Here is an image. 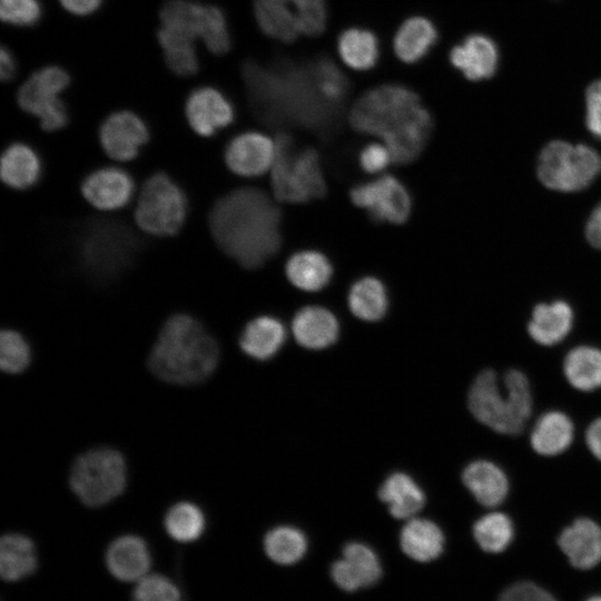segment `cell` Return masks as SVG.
Returning <instances> with one entry per match:
<instances>
[{"label": "cell", "instance_id": "9a60e30c", "mask_svg": "<svg viewBox=\"0 0 601 601\" xmlns=\"http://www.w3.org/2000/svg\"><path fill=\"white\" fill-rule=\"evenodd\" d=\"M99 141L112 159L128 161L136 158L149 140L146 122L135 112L119 110L110 114L99 127Z\"/></svg>", "mask_w": 601, "mask_h": 601}, {"label": "cell", "instance_id": "7402d4cb", "mask_svg": "<svg viewBox=\"0 0 601 601\" xmlns=\"http://www.w3.org/2000/svg\"><path fill=\"white\" fill-rule=\"evenodd\" d=\"M558 545L574 568H594L601 561V526L590 518H578L561 531Z\"/></svg>", "mask_w": 601, "mask_h": 601}, {"label": "cell", "instance_id": "e575fe53", "mask_svg": "<svg viewBox=\"0 0 601 601\" xmlns=\"http://www.w3.org/2000/svg\"><path fill=\"white\" fill-rule=\"evenodd\" d=\"M437 39L434 24L423 17L405 20L394 37V51L400 60L413 63L421 60Z\"/></svg>", "mask_w": 601, "mask_h": 601}, {"label": "cell", "instance_id": "8992f818", "mask_svg": "<svg viewBox=\"0 0 601 601\" xmlns=\"http://www.w3.org/2000/svg\"><path fill=\"white\" fill-rule=\"evenodd\" d=\"M75 250L82 274L93 283L108 284L132 265L140 250V242L125 223L92 217L77 230Z\"/></svg>", "mask_w": 601, "mask_h": 601}, {"label": "cell", "instance_id": "1f68e13d", "mask_svg": "<svg viewBox=\"0 0 601 601\" xmlns=\"http://www.w3.org/2000/svg\"><path fill=\"white\" fill-rule=\"evenodd\" d=\"M380 499L387 504L395 519L410 520L425 504V494L416 482L406 473L391 474L378 490Z\"/></svg>", "mask_w": 601, "mask_h": 601}, {"label": "cell", "instance_id": "f35d334b", "mask_svg": "<svg viewBox=\"0 0 601 601\" xmlns=\"http://www.w3.org/2000/svg\"><path fill=\"white\" fill-rule=\"evenodd\" d=\"M472 533L475 542L483 551L501 553L513 541L514 524L508 514L493 511L482 515L474 522Z\"/></svg>", "mask_w": 601, "mask_h": 601}, {"label": "cell", "instance_id": "83f0119b", "mask_svg": "<svg viewBox=\"0 0 601 601\" xmlns=\"http://www.w3.org/2000/svg\"><path fill=\"white\" fill-rule=\"evenodd\" d=\"M444 543L445 538L441 528L427 519H410L400 534L403 552L417 562L437 559L444 550Z\"/></svg>", "mask_w": 601, "mask_h": 601}, {"label": "cell", "instance_id": "f6af8a7d", "mask_svg": "<svg viewBox=\"0 0 601 601\" xmlns=\"http://www.w3.org/2000/svg\"><path fill=\"white\" fill-rule=\"evenodd\" d=\"M499 601H556L543 588L528 581L508 587L499 597Z\"/></svg>", "mask_w": 601, "mask_h": 601}, {"label": "cell", "instance_id": "30bf717a", "mask_svg": "<svg viewBox=\"0 0 601 601\" xmlns=\"http://www.w3.org/2000/svg\"><path fill=\"white\" fill-rule=\"evenodd\" d=\"M127 470L122 455L112 449H95L80 455L70 471V486L88 506H101L126 486Z\"/></svg>", "mask_w": 601, "mask_h": 601}, {"label": "cell", "instance_id": "4dcf8cb0", "mask_svg": "<svg viewBox=\"0 0 601 601\" xmlns=\"http://www.w3.org/2000/svg\"><path fill=\"white\" fill-rule=\"evenodd\" d=\"M562 373L569 385L583 393L601 388V348L578 345L563 358Z\"/></svg>", "mask_w": 601, "mask_h": 601}, {"label": "cell", "instance_id": "8fae6325", "mask_svg": "<svg viewBox=\"0 0 601 601\" xmlns=\"http://www.w3.org/2000/svg\"><path fill=\"white\" fill-rule=\"evenodd\" d=\"M258 26L267 36L290 42L318 36L326 27V0H254Z\"/></svg>", "mask_w": 601, "mask_h": 601}, {"label": "cell", "instance_id": "7a4b0ae2", "mask_svg": "<svg viewBox=\"0 0 601 601\" xmlns=\"http://www.w3.org/2000/svg\"><path fill=\"white\" fill-rule=\"evenodd\" d=\"M217 246L242 267H262L282 245V214L260 189L238 188L220 197L208 216Z\"/></svg>", "mask_w": 601, "mask_h": 601}, {"label": "cell", "instance_id": "484cf974", "mask_svg": "<svg viewBox=\"0 0 601 601\" xmlns=\"http://www.w3.org/2000/svg\"><path fill=\"white\" fill-rule=\"evenodd\" d=\"M292 331L300 346L309 349H322L336 342L339 324L329 309L309 305L295 314Z\"/></svg>", "mask_w": 601, "mask_h": 601}, {"label": "cell", "instance_id": "f5cc1de1", "mask_svg": "<svg viewBox=\"0 0 601 601\" xmlns=\"http://www.w3.org/2000/svg\"><path fill=\"white\" fill-rule=\"evenodd\" d=\"M186 601H188L187 594H186Z\"/></svg>", "mask_w": 601, "mask_h": 601}, {"label": "cell", "instance_id": "7c38bea8", "mask_svg": "<svg viewBox=\"0 0 601 601\" xmlns=\"http://www.w3.org/2000/svg\"><path fill=\"white\" fill-rule=\"evenodd\" d=\"M68 72L58 66H46L30 75L17 93V101L26 112L39 118L46 131L67 126L69 115L59 95L69 86Z\"/></svg>", "mask_w": 601, "mask_h": 601}, {"label": "cell", "instance_id": "f907efd6", "mask_svg": "<svg viewBox=\"0 0 601 601\" xmlns=\"http://www.w3.org/2000/svg\"><path fill=\"white\" fill-rule=\"evenodd\" d=\"M17 72L16 59L7 46L1 47L0 51V77L2 81L11 80Z\"/></svg>", "mask_w": 601, "mask_h": 601}, {"label": "cell", "instance_id": "2e32d148", "mask_svg": "<svg viewBox=\"0 0 601 601\" xmlns=\"http://www.w3.org/2000/svg\"><path fill=\"white\" fill-rule=\"evenodd\" d=\"M383 566L376 552L367 544L353 541L344 545L342 558L331 565V578L346 592H355L376 584Z\"/></svg>", "mask_w": 601, "mask_h": 601}, {"label": "cell", "instance_id": "3957f363", "mask_svg": "<svg viewBox=\"0 0 601 601\" xmlns=\"http://www.w3.org/2000/svg\"><path fill=\"white\" fill-rule=\"evenodd\" d=\"M348 121L354 130L381 138L398 165L418 158L433 129L432 116L420 97L404 86L391 83L359 97Z\"/></svg>", "mask_w": 601, "mask_h": 601}, {"label": "cell", "instance_id": "f1b7e54d", "mask_svg": "<svg viewBox=\"0 0 601 601\" xmlns=\"http://www.w3.org/2000/svg\"><path fill=\"white\" fill-rule=\"evenodd\" d=\"M285 274L295 287L305 292H317L331 282L333 265L328 257L318 250H299L286 262Z\"/></svg>", "mask_w": 601, "mask_h": 601}, {"label": "cell", "instance_id": "52a82bcc", "mask_svg": "<svg viewBox=\"0 0 601 601\" xmlns=\"http://www.w3.org/2000/svg\"><path fill=\"white\" fill-rule=\"evenodd\" d=\"M270 183L275 198L290 204L319 199L327 191L318 152L311 147L297 148L285 132L276 139Z\"/></svg>", "mask_w": 601, "mask_h": 601}, {"label": "cell", "instance_id": "d6986e66", "mask_svg": "<svg viewBox=\"0 0 601 601\" xmlns=\"http://www.w3.org/2000/svg\"><path fill=\"white\" fill-rule=\"evenodd\" d=\"M83 198L100 210L127 206L135 193V181L126 170L106 166L90 171L81 181Z\"/></svg>", "mask_w": 601, "mask_h": 601}, {"label": "cell", "instance_id": "db71d44e", "mask_svg": "<svg viewBox=\"0 0 601 601\" xmlns=\"http://www.w3.org/2000/svg\"><path fill=\"white\" fill-rule=\"evenodd\" d=\"M131 601H136V600H131Z\"/></svg>", "mask_w": 601, "mask_h": 601}, {"label": "cell", "instance_id": "74e56055", "mask_svg": "<svg viewBox=\"0 0 601 601\" xmlns=\"http://www.w3.org/2000/svg\"><path fill=\"white\" fill-rule=\"evenodd\" d=\"M266 555L275 563L290 565L303 559L307 551L305 534L295 526L279 525L269 530L264 538Z\"/></svg>", "mask_w": 601, "mask_h": 601}, {"label": "cell", "instance_id": "7bdbcfd3", "mask_svg": "<svg viewBox=\"0 0 601 601\" xmlns=\"http://www.w3.org/2000/svg\"><path fill=\"white\" fill-rule=\"evenodd\" d=\"M42 14L39 0H0L2 21L14 26H33Z\"/></svg>", "mask_w": 601, "mask_h": 601}, {"label": "cell", "instance_id": "ba28073f", "mask_svg": "<svg viewBox=\"0 0 601 601\" xmlns=\"http://www.w3.org/2000/svg\"><path fill=\"white\" fill-rule=\"evenodd\" d=\"M536 174L540 181L552 190L580 191L601 174V155L584 144L553 140L541 150Z\"/></svg>", "mask_w": 601, "mask_h": 601}, {"label": "cell", "instance_id": "ffe728a7", "mask_svg": "<svg viewBox=\"0 0 601 601\" xmlns=\"http://www.w3.org/2000/svg\"><path fill=\"white\" fill-rule=\"evenodd\" d=\"M105 563L115 579L122 582H137L149 573L152 559L144 539L125 534L108 545Z\"/></svg>", "mask_w": 601, "mask_h": 601}, {"label": "cell", "instance_id": "44dd1931", "mask_svg": "<svg viewBox=\"0 0 601 601\" xmlns=\"http://www.w3.org/2000/svg\"><path fill=\"white\" fill-rule=\"evenodd\" d=\"M462 482L482 506L493 509L509 496L510 481L505 471L486 459L471 461L462 471Z\"/></svg>", "mask_w": 601, "mask_h": 601}, {"label": "cell", "instance_id": "d4e9b609", "mask_svg": "<svg viewBox=\"0 0 601 601\" xmlns=\"http://www.w3.org/2000/svg\"><path fill=\"white\" fill-rule=\"evenodd\" d=\"M572 418L560 410H549L534 422L529 443L534 453L543 457L558 456L572 445L574 440Z\"/></svg>", "mask_w": 601, "mask_h": 601}, {"label": "cell", "instance_id": "f546056e", "mask_svg": "<svg viewBox=\"0 0 601 601\" xmlns=\"http://www.w3.org/2000/svg\"><path fill=\"white\" fill-rule=\"evenodd\" d=\"M38 569L33 541L21 533H7L0 540V575L7 582H18Z\"/></svg>", "mask_w": 601, "mask_h": 601}, {"label": "cell", "instance_id": "ac0fdd59", "mask_svg": "<svg viewBox=\"0 0 601 601\" xmlns=\"http://www.w3.org/2000/svg\"><path fill=\"white\" fill-rule=\"evenodd\" d=\"M185 114L191 129L201 137H211L235 118L230 100L214 87L194 89L186 99Z\"/></svg>", "mask_w": 601, "mask_h": 601}, {"label": "cell", "instance_id": "9c48e42d", "mask_svg": "<svg viewBox=\"0 0 601 601\" xmlns=\"http://www.w3.org/2000/svg\"><path fill=\"white\" fill-rule=\"evenodd\" d=\"M187 214V196L169 175L159 171L145 181L135 208V220L141 230L160 237L176 235Z\"/></svg>", "mask_w": 601, "mask_h": 601}, {"label": "cell", "instance_id": "d590c367", "mask_svg": "<svg viewBox=\"0 0 601 601\" xmlns=\"http://www.w3.org/2000/svg\"><path fill=\"white\" fill-rule=\"evenodd\" d=\"M157 38L164 50L168 68L178 76H191L198 70V58L195 49V38L188 33L161 26Z\"/></svg>", "mask_w": 601, "mask_h": 601}, {"label": "cell", "instance_id": "cb8c5ba5", "mask_svg": "<svg viewBox=\"0 0 601 601\" xmlns=\"http://www.w3.org/2000/svg\"><path fill=\"white\" fill-rule=\"evenodd\" d=\"M450 61L469 80L489 79L497 69L499 50L489 37L471 35L452 49Z\"/></svg>", "mask_w": 601, "mask_h": 601}, {"label": "cell", "instance_id": "ee69618b", "mask_svg": "<svg viewBox=\"0 0 601 601\" xmlns=\"http://www.w3.org/2000/svg\"><path fill=\"white\" fill-rule=\"evenodd\" d=\"M585 125L590 134L601 140V79L593 81L585 92Z\"/></svg>", "mask_w": 601, "mask_h": 601}, {"label": "cell", "instance_id": "ab89813d", "mask_svg": "<svg viewBox=\"0 0 601 601\" xmlns=\"http://www.w3.org/2000/svg\"><path fill=\"white\" fill-rule=\"evenodd\" d=\"M167 534L177 542L189 543L198 540L206 528L203 511L194 503L179 502L169 508L164 519Z\"/></svg>", "mask_w": 601, "mask_h": 601}, {"label": "cell", "instance_id": "816d5d0a", "mask_svg": "<svg viewBox=\"0 0 601 601\" xmlns=\"http://www.w3.org/2000/svg\"><path fill=\"white\" fill-rule=\"evenodd\" d=\"M587 601H601V595L591 597Z\"/></svg>", "mask_w": 601, "mask_h": 601}, {"label": "cell", "instance_id": "60d3db41", "mask_svg": "<svg viewBox=\"0 0 601 601\" xmlns=\"http://www.w3.org/2000/svg\"><path fill=\"white\" fill-rule=\"evenodd\" d=\"M136 601H186V593L168 577L160 573H148L132 591Z\"/></svg>", "mask_w": 601, "mask_h": 601}, {"label": "cell", "instance_id": "e0dca14e", "mask_svg": "<svg viewBox=\"0 0 601 601\" xmlns=\"http://www.w3.org/2000/svg\"><path fill=\"white\" fill-rule=\"evenodd\" d=\"M276 142L258 131H245L233 137L224 150V160L238 176L256 177L273 167Z\"/></svg>", "mask_w": 601, "mask_h": 601}, {"label": "cell", "instance_id": "277c9868", "mask_svg": "<svg viewBox=\"0 0 601 601\" xmlns=\"http://www.w3.org/2000/svg\"><path fill=\"white\" fill-rule=\"evenodd\" d=\"M218 357V345L204 326L190 315L175 314L164 323L148 366L165 382L191 385L211 375Z\"/></svg>", "mask_w": 601, "mask_h": 601}, {"label": "cell", "instance_id": "b9f144b4", "mask_svg": "<svg viewBox=\"0 0 601 601\" xmlns=\"http://www.w3.org/2000/svg\"><path fill=\"white\" fill-rule=\"evenodd\" d=\"M30 348L21 334L3 329L0 335V366L11 374L22 372L29 364Z\"/></svg>", "mask_w": 601, "mask_h": 601}, {"label": "cell", "instance_id": "6da1fadb", "mask_svg": "<svg viewBox=\"0 0 601 601\" xmlns=\"http://www.w3.org/2000/svg\"><path fill=\"white\" fill-rule=\"evenodd\" d=\"M243 77L253 110L262 120L317 132L335 126L348 92L347 79L327 59L276 69L248 61Z\"/></svg>", "mask_w": 601, "mask_h": 601}, {"label": "cell", "instance_id": "8d00e7d4", "mask_svg": "<svg viewBox=\"0 0 601 601\" xmlns=\"http://www.w3.org/2000/svg\"><path fill=\"white\" fill-rule=\"evenodd\" d=\"M337 48L345 65L362 71L374 67L380 53L374 33L359 28L345 30L338 38Z\"/></svg>", "mask_w": 601, "mask_h": 601}, {"label": "cell", "instance_id": "603a6c76", "mask_svg": "<svg viewBox=\"0 0 601 601\" xmlns=\"http://www.w3.org/2000/svg\"><path fill=\"white\" fill-rule=\"evenodd\" d=\"M574 322L571 305L563 299L536 304L528 323V334L538 345L552 347L564 341Z\"/></svg>", "mask_w": 601, "mask_h": 601}, {"label": "cell", "instance_id": "4316f807", "mask_svg": "<svg viewBox=\"0 0 601 601\" xmlns=\"http://www.w3.org/2000/svg\"><path fill=\"white\" fill-rule=\"evenodd\" d=\"M0 174L3 183L17 190H27L42 176V161L35 148L21 141L7 146L1 156Z\"/></svg>", "mask_w": 601, "mask_h": 601}, {"label": "cell", "instance_id": "836d02e7", "mask_svg": "<svg viewBox=\"0 0 601 601\" xmlns=\"http://www.w3.org/2000/svg\"><path fill=\"white\" fill-rule=\"evenodd\" d=\"M347 303L357 318L376 322L382 319L388 309L387 289L380 278L363 276L351 285Z\"/></svg>", "mask_w": 601, "mask_h": 601}, {"label": "cell", "instance_id": "d6a6232c", "mask_svg": "<svg viewBox=\"0 0 601 601\" xmlns=\"http://www.w3.org/2000/svg\"><path fill=\"white\" fill-rule=\"evenodd\" d=\"M285 338L283 323L274 316L263 315L246 324L239 344L247 355L256 359H267L278 352Z\"/></svg>", "mask_w": 601, "mask_h": 601}, {"label": "cell", "instance_id": "681fc988", "mask_svg": "<svg viewBox=\"0 0 601 601\" xmlns=\"http://www.w3.org/2000/svg\"><path fill=\"white\" fill-rule=\"evenodd\" d=\"M61 6L77 16H86L96 11L102 0H59Z\"/></svg>", "mask_w": 601, "mask_h": 601}, {"label": "cell", "instance_id": "5bb4252c", "mask_svg": "<svg viewBox=\"0 0 601 601\" xmlns=\"http://www.w3.org/2000/svg\"><path fill=\"white\" fill-rule=\"evenodd\" d=\"M351 200L363 208L376 223L403 224L412 210V199L406 187L394 176L358 184L349 191Z\"/></svg>", "mask_w": 601, "mask_h": 601}, {"label": "cell", "instance_id": "5b68a950", "mask_svg": "<svg viewBox=\"0 0 601 601\" xmlns=\"http://www.w3.org/2000/svg\"><path fill=\"white\" fill-rule=\"evenodd\" d=\"M529 377L519 368H509L499 378L492 368L482 370L467 392L472 416L491 431L506 436L521 434L533 412Z\"/></svg>", "mask_w": 601, "mask_h": 601}, {"label": "cell", "instance_id": "4fadbf2b", "mask_svg": "<svg viewBox=\"0 0 601 601\" xmlns=\"http://www.w3.org/2000/svg\"><path fill=\"white\" fill-rule=\"evenodd\" d=\"M161 26L200 38L207 49L223 55L230 48V35L223 11L194 0H167L160 9Z\"/></svg>", "mask_w": 601, "mask_h": 601}, {"label": "cell", "instance_id": "c3c4849f", "mask_svg": "<svg viewBox=\"0 0 601 601\" xmlns=\"http://www.w3.org/2000/svg\"><path fill=\"white\" fill-rule=\"evenodd\" d=\"M584 231L589 244L601 249V203L591 211Z\"/></svg>", "mask_w": 601, "mask_h": 601}, {"label": "cell", "instance_id": "bcb514c9", "mask_svg": "<svg viewBox=\"0 0 601 601\" xmlns=\"http://www.w3.org/2000/svg\"><path fill=\"white\" fill-rule=\"evenodd\" d=\"M391 161L393 160L390 150L384 144L378 142L366 145L358 156L361 168L368 174L384 170Z\"/></svg>", "mask_w": 601, "mask_h": 601}, {"label": "cell", "instance_id": "7dc6e473", "mask_svg": "<svg viewBox=\"0 0 601 601\" xmlns=\"http://www.w3.org/2000/svg\"><path fill=\"white\" fill-rule=\"evenodd\" d=\"M584 442L591 455L601 462V416L594 418L587 426Z\"/></svg>", "mask_w": 601, "mask_h": 601}]
</instances>
